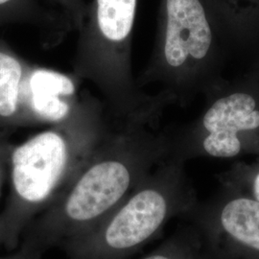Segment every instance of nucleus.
Here are the masks:
<instances>
[{"mask_svg": "<svg viewBox=\"0 0 259 259\" xmlns=\"http://www.w3.org/2000/svg\"><path fill=\"white\" fill-rule=\"evenodd\" d=\"M20 23L65 27L60 19L37 0H0V27Z\"/></svg>", "mask_w": 259, "mask_h": 259, "instance_id": "9", "label": "nucleus"}, {"mask_svg": "<svg viewBox=\"0 0 259 259\" xmlns=\"http://www.w3.org/2000/svg\"><path fill=\"white\" fill-rule=\"evenodd\" d=\"M40 4L46 2L52 7L55 14L65 27L79 30L85 18L88 4L83 0H37Z\"/></svg>", "mask_w": 259, "mask_h": 259, "instance_id": "12", "label": "nucleus"}, {"mask_svg": "<svg viewBox=\"0 0 259 259\" xmlns=\"http://www.w3.org/2000/svg\"><path fill=\"white\" fill-rule=\"evenodd\" d=\"M104 108L84 96L65 119L13 147L12 191L23 221L47 210L93 155L110 125Z\"/></svg>", "mask_w": 259, "mask_h": 259, "instance_id": "3", "label": "nucleus"}, {"mask_svg": "<svg viewBox=\"0 0 259 259\" xmlns=\"http://www.w3.org/2000/svg\"><path fill=\"white\" fill-rule=\"evenodd\" d=\"M34 65L0 38V137L5 132L39 126L34 110Z\"/></svg>", "mask_w": 259, "mask_h": 259, "instance_id": "7", "label": "nucleus"}, {"mask_svg": "<svg viewBox=\"0 0 259 259\" xmlns=\"http://www.w3.org/2000/svg\"><path fill=\"white\" fill-rule=\"evenodd\" d=\"M223 185H228L259 201V157L252 162H239L222 175Z\"/></svg>", "mask_w": 259, "mask_h": 259, "instance_id": "10", "label": "nucleus"}, {"mask_svg": "<svg viewBox=\"0 0 259 259\" xmlns=\"http://www.w3.org/2000/svg\"><path fill=\"white\" fill-rule=\"evenodd\" d=\"M28 255L23 259H40L42 257V254L38 253L37 251H33V250H28Z\"/></svg>", "mask_w": 259, "mask_h": 259, "instance_id": "15", "label": "nucleus"}, {"mask_svg": "<svg viewBox=\"0 0 259 259\" xmlns=\"http://www.w3.org/2000/svg\"><path fill=\"white\" fill-rule=\"evenodd\" d=\"M12 147L3 141H0V185H1V178H2V165L5 160H9L10 155L12 152Z\"/></svg>", "mask_w": 259, "mask_h": 259, "instance_id": "13", "label": "nucleus"}, {"mask_svg": "<svg viewBox=\"0 0 259 259\" xmlns=\"http://www.w3.org/2000/svg\"><path fill=\"white\" fill-rule=\"evenodd\" d=\"M245 74L248 75L259 89V63L253 65Z\"/></svg>", "mask_w": 259, "mask_h": 259, "instance_id": "14", "label": "nucleus"}, {"mask_svg": "<svg viewBox=\"0 0 259 259\" xmlns=\"http://www.w3.org/2000/svg\"><path fill=\"white\" fill-rule=\"evenodd\" d=\"M245 65L235 37L211 0H161L157 36L139 89L155 85L172 104L185 107Z\"/></svg>", "mask_w": 259, "mask_h": 259, "instance_id": "2", "label": "nucleus"}, {"mask_svg": "<svg viewBox=\"0 0 259 259\" xmlns=\"http://www.w3.org/2000/svg\"><path fill=\"white\" fill-rule=\"evenodd\" d=\"M142 259H200L198 243L191 234L184 232Z\"/></svg>", "mask_w": 259, "mask_h": 259, "instance_id": "11", "label": "nucleus"}, {"mask_svg": "<svg viewBox=\"0 0 259 259\" xmlns=\"http://www.w3.org/2000/svg\"><path fill=\"white\" fill-rule=\"evenodd\" d=\"M194 120L170 130V155L228 159L259 157V89L245 73L225 80L204 94Z\"/></svg>", "mask_w": 259, "mask_h": 259, "instance_id": "6", "label": "nucleus"}, {"mask_svg": "<svg viewBox=\"0 0 259 259\" xmlns=\"http://www.w3.org/2000/svg\"><path fill=\"white\" fill-rule=\"evenodd\" d=\"M193 204L185 161L169 155L104 220L62 249L68 259H126Z\"/></svg>", "mask_w": 259, "mask_h": 259, "instance_id": "5", "label": "nucleus"}, {"mask_svg": "<svg viewBox=\"0 0 259 259\" xmlns=\"http://www.w3.org/2000/svg\"><path fill=\"white\" fill-rule=\"evenodd\" d=\"M137 8L138 0H93L78 30L72 75L99 91L111 120L165 110L171 104L161 93L139 89L133 76Z\"/></svg>", "mask_w": 259, "mask_h": 259, "instance_id": "4", "label": "nucleus"}, {"mask_svg": "<svg viewBox=\"0 0 259 259\" xmlns=\"http://www.w3.org/2000/svg\"><path fill=\"white\" fill-rule=\"evenodd\" d=\"M164 111L110 119L99 145L65 191L32 226L28 250L42 254L93 230L170 155Z\"/></svg>", "mask_w": 259, "mask_h": 259, "instance_id": "1", "label": "nucleus"}, {"mask_svg": "<svg viewBox=\"0 0 259 259\" xmlns=\"http://www.w3.org/2000/svg\"><path fill=\"white\" fill-rule=\"evenodd\" d=\"M214 217L215 235L244 259H259V201L228 185Z\"/></svg>", "mask_w": 259, "mask_h": 259, "instance_id": "8", "label": "nucleus"}]
</instances>
